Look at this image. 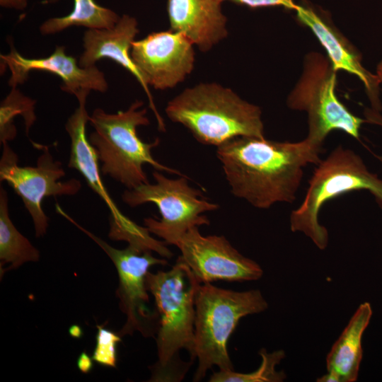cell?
<instances>
[{
    "instance_id": "1",
    "label": "cell",
    "mask_w": 382,
    "mask_h": 382,
    "mask_svg": "<svg viewBox=\"0 0 382 382\" xmlns=\"http://www.w3.org/2000/svg\"><path fill=\"white\" fill-rule=\"evenodd\" d=\"M322 149L308 137L289 142L238 137L217 146L216 155L233 195L268 209L296 199L304 168L320 163Z\"/></svg>"
},
{
    "instance_id": "22",
    "label": "cell",
    "mask_w": 382,
    "mask_h": 382,
    "mask_svg": "<svg viewBox=\"0 0 382 382\" xmlns=\"http://www.w3.org/2000/svg\"><path fill=\"white\" fill-rule=\"evenodd\" d=\"M262 358L257 369L250 373H238L234 370H219L210 376L209 382H282L286 378L284 371H277L276 366L285 357L284 350L267 352L265 348L259 350Z\"/></svg>"
},
{
    "instance_id": "19",
    "label": "cell",
    "mask_w": 382,
    "mask_h": 382,
    "mask_svg": "<svg viewBox=\"0 0 382 382\" xmlns=\"http://www.w3.org/2000/svg\"><path fill=\"white\" fill-rule=\"evenodd\" d=\"M39 250L22 235L11 221L8 197L5 189L0 188V270L9 264L4 272L16 269L28 262H37Z\"/></svg>"
},
{
    "instance_id": "23",
    "label": "cell",
    "mask_w": 382,
    "mask_h": 382,
    "mask_svg": "<svg viewBox=\"0 0 382 382\" xmlns=\"http://www.w3.org/2000/svg\"><path fill=\"white\" fill-rule=\"evenodd\" d=\"M96 345L92 359L105 366L117 367V346L121 336L103 326L97 325Z\"/></svg>"
},
{
    "instance_id": "13",
    "label": "cell",
    "mask_w": 382,
    "mask_h": 382,
    "mask_svg": "<svg viewBox=\"0 0 382 382\" xmlns=\"http://www.w3.org/2000/svg\"><path fill=\"white\" fill-rule=\"evenodd\" d=\"M0 57L11 71L8 83L11 88L23 84L30 72L40 71L59 76L63 83L62 90L76 98L88 95L91 91L104 93L108 88L103 71L96 66L81 67L74 57L66 54L64 46H57L50 55L42 58L25 57L11 47L9 53Z\"/></svg>"
},
{
    "instance_id": "11",
    "label": "cell",
    "mask_w": 382,
    "mask_h": 382,
    "mask_svg": "<svg viewBox=\"0 0 382 382\" xmlns=\"http://www.w3.org/2000/svg\"><path fill=\"white\" fill-rule=\"evenodd\" d=\"M175 246L200 284L254 281L263 274L259 264L241 254L224 236H203L197 226L189 229Z\"/></svg>"
},
{
    "instance_id": "12",
    "label": "cell",
    "mask_w": 382,
    "mask_h": 382,
    "mask_svg": "<svg viewBox=\"0 0 382 382\" xmlns=\"http://www.w3.org/2000/svg\"><path fill=\"white\" fill-rule=\"evenodd\" d=\"M194 47L184 34L170 29L135 40L131 57L149 86L166 90L182 83L192 71Z\"/></svg>"
},
{
    "instance_id": "5",
    "label": "cell",
    "mask_w": 382,
    "mask_h": 382,
    "mask_svg": "<svg viewBox=\"0 0 382 382\" xmlns=\"http://www.w3.org/2000/svg\"><path fill=\"white\" fill-rule=\"evenodd\" d=\"M195 306V354L198 365L193 381H199L214 366L219 370H233L228 340L241 318L265 311L268 303L258 289L236 291L202 283L197 287Z\"/></svg>"
},
{
    "instance_id": "17",
    "label": "cell",
    "mask_w": 382,
    "mask_h": 382,
    "mask_svg": "<svg viewBox=\"0 0 382 382\" xmlns=\"http://www.w3.org/2000/svg\"><path fill=\"white\" fill-rule=\"evenodd\" d=\"M170 29L184 34L207 52L228 35L227 18L219 0H168Z\"/></svg>"
},
{
    "instance_id": "8",
    "label": "cell",
    "mask_w": 382,
    "mask_h": 382,
    "mask_svg": "<svg viewBox=\"0 0 382 382\" xmlns=\"http://www.w3.org/2000/svg\"><path fill=\"white\" fill-rule=\"evenodd\" d=\"M153 177L154 183L127 189L122 195L123 202L131 207L145 203L157 206L161 219H144L150 233L162 238L165 244L175 245L191 228L209 225L208 218L202 214L218 209L219 205L209 202L200 190L190 187L185 175L170 179L156 170Z\"/></svg>"
},
{
    "instance_id": "10",
    "label": "cell",
    "mask_w": 382,
    "mask_h": 382,
    "mask_svg": "<svg viewBox=\"0 0 382 382\" xmlns=\"http://www.w3.org/2000/svg\"><path fill=\"white\" fill-rule=\"evenodd\" d=\"M2 145L0 180L6 182L21 197L33 219L35 236L42 237L49 224V218L42 207L43 199L48 197L74 195L81 190V183L76 178L60 180L66 173L62 163L54 158L46 146H42L43 152L35 166H21L8 143Z\"/></svg>"
},
{
    "instance_id": "14",
    "label": "cell",
    "mask_w": 382,
    "mask_h": 382,
    "mask_svg": "<svg viewBox=\"0 0 382 382\" xmlns=\"http://www.w3.org/2000/svg\"><path fill=\"white\" fill-rule=\"evenodd\" d=\"M86 98L87 96H83L77 99L79 106L65 124L71 141L68 167L79 171L88 185L106 204L110 212L108 236L112 240H120L132 234L138 225L119 210L102 181L96 151L86 134V126L90 118L86 109Z\"/></svg>"
},
{
    "instance_id": "26",
    "label": "cell",
    "mask_w": 382,
    "mask_h": 382,
    "mask_svg": "<svg viewBox=\"0 0 382 382\" xmlns=\"http://www.w3.org/2000/svg\"><path fill=\"white\" fill-rule=\"evenodd\" d=\"M28 0H0L1 7L23 11L28 6Z\"/></svg>"
},
{
    "instance_id": "20",
    "label": "cell",
    "mask_w": 382,
    "mask_h": 382,
    "mask_svg": "<svg viewBox=\"0 0 382 382\" xmlns=\"http://www.w3.org/2000/svg\"><path fill=\"white\" fill-rule=\"evenodd\" d=\"M120 18L114 11L99 5L95 0H74L72 11L69 14L47 19L40 26V32L44 35H52L74 26L111 28Z\"/></svg>"
},
{
    "instance_id": "7",
    "label": "cell",
    "mask_w": 382,
    "mask_h": 382,
    "mask_svg": "<svg viewBox=\"0 0 382 382\" xmlns=\"http://www.w3.org/2000/svg\"><path fill=\"white\" fill-rule=\"evenodd\" d=\"M337 72L328 57L318 52L307 53L301 74L286 98L288 108L307 113L306 137L321 145L333 130L359 139L361 127L366 122L337 98Z\"/></svg>"
},
{
    "instance_id": "25",
    "label": "cell",
    "mask_w": 382,
    "mask_h": 382,
    "mask_svg": "<svg viewBox=\"0 0 382 382\" xmlns=\"http://www.w3.org/2000/svg\"><path fill=\"white\" fill-rule=\"evenodd\" d=\"M93 359L83 352L77 359V366L83 374L89 373L93 367Z\"/></svg>"
},
{
    "instance_id": "16",
    "label": "cell",
    "mask_w": 382,
    "mask_h": 382,
    "mask_svg": "<svg viewBox=\"0 0 382 382\" xmlns=\"http://www.w3.org/2000/svg\"><path fill=\"white\" fill-rule=\"evenodd\" d=\"M138 33L137 19L127 14L122 15L111 28L88 29L83 34V51L79 57V64L84 68L91 67L96 66L98 61L108 58L129 71L146 92L149 106L157 120L158 129L165 131L163 120L156 108L149 86L131 57L132 45Z\"/></svg>"
},
{
    "instance_id": "18",
    "label": "cell",
    "mask_w": 382,
    "mask_h": 382,
    "mask_svg": "<svg viewBox=\"0 0 382 382\" xmlns=\"http://www.w3.org/2000/svg\"><path fill=\"white\" fill-rule=\"evenodd\" d=\"M372 314L370 303H361L327 355V371L335 373L340 382L357 380L363 357L362 336Z\"/></svg>"
},
{
    "instance_id": "21",
    "label": "cell",
    "mask_w": 382,
    "mask_h": 382,
    "mask_svg": "<svg viewBox=\"0 0 382 382\" xmlns=\"http://www.w3.org/2000/svg\"><path fill=\"white\" fill-rule=\"evenodd\" d=\"M36 100L23 94L16 87L11 88L10 93L1 101L0 105V141L9 142L16 137L17 131L13 123L16 115L24 120L26 135L37 117L34 112Z\"/></svg>"
},
{
    "instance_id": "29",
    "label": "cell",
    "mask_w": 382,
    "mask_h": 382,
    "mask_svg": "<svg viewBox=\"0 0 382 382\" xmlns=\"http://www.w3.org/2000/svg\"><path fill=\"white\" fill-rule=\"evenodd\" d=\"M376 74L378 76L381 82V84H382V59L380 61V62L377 65Z\"/></svg>"
},
{
    "instance_id": "2",
    "label": "cell",
    "mask_w": 382,
    "mask_h": 382,
    "mask_svg": "<svg viewBox=\"0 0 382 382\" xmlns=\"http://www.w3.org/2000/svg\"><path fill=\"white\" fill-rule=\"evenodd\" d=\"M200 283L178 257L168 271L148 272L146 285L158 316L157 361L151 381H180L195 359V298Z\"/></svg>"
},
{
    "instance_id": "4",
    "label": "cell",
    "mask_w": 382,
    "mask_h": 382,
    "mask_svg": "<svg viewBox=\"0 0 382 382\" xmlns=\"http://www.w3.org/2000/svg\"><path fill=\"white\" fill-rule=\"evenodd\" d=\"M143 104L142 101L137 100L126 110L116 113H108L98 108L93 111L89 118L94 131L89 135L88 140L101 163L102 173L128 190L149 183L143 170L144 164L151 165L156 170L184 175L154 158L151 150L158 146V138L146 143L139 137L137 128L150 124L146 108H141Z\"/></svg>"
},
{
    "instance_id": "27",
    "label": "cell",
    "mask_w": 382,
    "mask_h": 382,
    "mask_svg": "<svg viewBox=\"0 0 382 382\" xmlns=\"http://www.w3.org/2000/svg\"><path fill=\"white\" fill-rule=\"evenodd\" d=\"M318 382H340L337 376L331 371H328L325 374L316 380Z\"/></svg>"
},
{
    "instance_id": "15",
    "label": "cell",
    "mask_w": 382,
    "mask_h": 382,
    "mask_svg": "<svg viewBox=\"0 0 382 382\" xmlns=\"http://www.w3.org/2000/svg\"><path fill=\"white\" fill-rule=\"evenodd\" d=\"M298 21L308 28L327 53L334 69L357 76L364 84L371 106L377 113L382 110L379 98L381 82L362 64L361 54L333 25L328 16L308 4H297L294 11Z\"/></svg>"
},
{
    "instance_id": "6",
    "label": "cell",
    "mask_w": 382,
    "mask_h": 382,
    "mask_svg": "<svg viewBox=\"0 0 382 382\" xmlns=\"http://www.w3.org/2000/svg\"><path fill=\"white\" fill-rule=\"evenodd\" d=\"M366 190L382 209V179L369 170L360 156L340 145L317 165L303 200L290 216V228L309 238L320 249L328 245L327 228L319 223L323 204L342 194Z\"/></svg>"
},
{
    "instance_id": "3",
    "label": "cell",
    "mask_w": 382,
    "mask_h": 382,
    "mask_svg": "<svg viewBox=\"0 0 382 382\" xmlns=\"http://www.w3.org/2000/svg\"><path fill=\"white\" fill-rule=\"evenodd\" d=\"M165 112L204 144L219 146L238 137L265 138L260 107L218 83L185 88L168 103Z\"/></svg>"
},
{
    "instance_id": "28",
    "label": "cell",
    "mask_w": 382,
    "mask_h": 382,
    "mask_svg": "<svg viewBox=\"0 0 382 382\" xmlns=\"http://www.w3.org/2000/svg\"><path fill=\"white\" fill-rule=\"evenodd\" d=\"M71 336L74 337H79L82 334V330L78 325H72L69 330Z\"/></svg>"
},
{
    "instance_id": "9",
    "label": "cell",
    "mask_w": 382,
    "mask_h": 382,
    "mask_svg": "<svg viewBox=\"0 0 382 382\" xmlns=\"http://www.w3.org/2000/svg\"><path fill=\"white\" fill-rule=\"evenodd\" d=\"M59 214L96 242L117 269L119 286L116 296L120 300V308L127 318L119 335L122 337L139 332L145 337H154L158 329V316L156 308L153 310L149 306L146 277L151 267L166 265L168 261L155 257L151 250L137 244L129 243L124 249L115 248L78 224L63 209Z\"/></svg>"
},
{
    "instance_id": "24",
    "label": "cell",
    "mask_w": 382,
    "mask_h": 382,
    "mask_svg": "<svg viewBox=\"0 0 382 382\" xmlns=\"http://www.w3.org/2000/svg\"><path fill=\"white\" fill-rule=\"evenodd\" d=\"M221 3L229 1L233 3L244 5L251 8L281 6L288 10L295 11L297 4L294 0H219Z\"/></svg>"
}]
</instances>
